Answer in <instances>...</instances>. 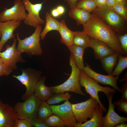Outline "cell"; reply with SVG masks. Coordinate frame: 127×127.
<instances>
[{
  "label": "cell",
  "mask_w": 127,
  "mask_h": 127,
  "mask_svg": "<svg viewBox=\"0 0 127 127\" xmlns=\"http://www.w3.org/2000/svg\"><path fill=\"white\" fill-rule=\"evenodd\" d=\"M50 97L46 101L49 105L59 103L64 101L68 100L71 98V95L66 92L65 93H55Z\"/></svg>",
  "instance_id": "obj_27"
},
{
  "label": "cell",
  "mask_w": 127,
  "mask_h": 127,
  "mask_svg": "<svg viewBox=\"0 0 127 127\" xmlns=\"http://www.w3.org/2000/svg\"><path fill=\"white\" fill-rule=\"evenodd\" d=\"M3 63L2 60L0 57V64H1Z\"/></svg>",
  "instance_id": "obj_46"
},
{
  "label": "cell",
  "mask_w": 127,
  "mask_h": 127,
  "mask_svg": "<svg viewBox=\"0 0 127 127\" xmlns=\"http://www.w3.org/2000/svg\"><path fill=\"white\" fill-rule=\"evenodd\" d=\"M127 73H126L122 78L119 80V82L120 83L123 82L124 81H127Z\"/></svg>",
  "instance_id": "obj_45"
},
{
  "label": "cell",
  "mask_w": 127,
  "mask_h": 127,
  "mask_svg": "<svg viewBox=\"0 0 127 127\" xmlns=\"http://www.w3.org/2000/svg\"><path fill=\"white\" fill-rule=\"evenodd\" d=\"M119 55L115 53L100 59L102 68L108 75H112L114 69L118 62Z\"/></svg>",
  "instance_id": "obj_23"
},
{
  "label": "cell",
  "mask_w": 127,
  "mask_h": 127,
  "mask_svg": "<svg viewBox=\"0 0 127 127\" xmlns=\"http://www.w3.org/2000/svg\"><path fill=\"white\" fill-rule=\"evenodd\" d=\"M107 6L111 8L115 4V0H106Z\"/></svg>",
  "instance_id": "obj_42"
},
{
  "label": "cell",
  "mask_w": 127,
  "mask_h": 127,
  "mask_svg": "<svg viewBox=\"0 0 127 127\" xmlns=\"http://www.w3.org/2000/svg\"><path fill=\"white\" fill-rule=\"evenodd\" d=\"M64 0L67 3L71 9L76 7L77 3L79 0Z\"/></svg>",
  "instance_id": "obj_39"
},
{
  "label": "cell",
  "mask_w": 127,
  "mask_h": 127,
  "mask_svg": "<svg viewBox=\"0 0 127 127\" xmlns=\"http://www.w3.org/2000/svg\"><path fill=\"white\" fill-rule=\"evenodd\" d=\"M17 119L14 107L0 99V127H14Z\"/></svg>",
  "instance_id": "obj_14"
},
{
  "label": "cell",
  "mask_w": 127,
  "mask_h": 127,
  "mask_svg": "<svg viewBox=\"0 0 127 127\" xmlns=\"http://www.w3.org/2000/svg\"><path fill=\"white\" fill-rule=\"evenodd\" d=\"M21 70V75H13L12 77L16 78L26 87L25 92L21 97L22 100H24L34 93L36 85L41 77L42 72L30 68Z\"/></svg>",
  "instance_id": "obj_7"
},
{
  "label": "cell",
  "mask_w": 127,
  "mask_h": 127,
  "mask_svg": "<svg viewBox=\"0 0 127 127\" xmlns=\"http://www.w3.org/2000/svg\"><path fill=\"white\" fill-rule=\"evenodd\" d=\"M51 13L52 16L56 18L60 16L56 8L52 10Z\"/></svg>",
  "instance_id": "obj_41"
},
{
  "label": "cell",
  "mask_w": 127,
  "mask_h": 127,
  "mask_svg": "<svg viewBox=\"0 0 127 127\" xmlns=\"http://www.w3.org/2000/svg\"><path fill=\"white\" fill-rule=\"evenodd\" d=\"M111 27L115 32L122 33L124 30L125 22L111 8H97L92 12Z\"/></svg>",
  "instance_id": "obj_6"
},
{
  "label": "cell",
  "mask_w": 127,
  "mask_h": 127,
  "mask_svg": "<svg viewBox=\"0 0 127 127\" xmlns=\"http://www.w3.org/2000/svg\"><path fill=\"white\" fill-rule=\"evenodd\" d=\"M115 4L127 5V0H115Z\"/></svg>",
  "instance_id": "obj_43"
},
{
  "label": "cell",
  "mask_w": 127,
  "mask_h": 127,
  "mask_svg": "<svg viewBox=\"0 0 127 127\" xmlns=\"http://www.w3.org/2000/svg\"><path fill=\"white\" fill-rule=\"evenodd\" d=\"M50 106L53 114L60 117L65 126L75 127L77 123L73 113L71 103L68 100L61 105Z\"/></svg>",
  "instance_id": "obj_11"
},
{
  "label": "cell",
  "mask_w": 127,
  "mask_h": 127,
  "mask_svg": "<svg viewBox=\"0 0 127 127\" xmlns=\"http://www.w3.org/2000/svg\"><path fill=\"white\" fill-rule=\"evenodd\" d=\"M68 15L76 21L77 26L83 24L88 21L91 18L90 13L76 7L70 9Z\"/></svg>",
  "instance_id": "obj_20"
},
{
  "label": "cell",
  "mask_w": 127,
  "mask_h": 127,
  "mask_svg": "<svg viewBox=\"0 0 127 127\" xmlns=\"http://www.w3.org/2000/svg\"><path fill=\"white\" fill-rule=\"evenodd\" d=\"M97 8H103L107 7V6L106 0H94Z\"/></svg>",
  "instance_id": "obj_38"
},
{
  "label": "cell",
  "mask_w": 127,
  "mask_h": 127,
  "mask_svg": "<svg viewBox=\"0 0 127 127\" xmlns=\"http://www.w3.org/2000/svg\"><path fill=\"white\" fill-rule=\"evenodd\" d=\"M73 44L81 47L84 49L90 47L91 38L83 31H73Z\"/></svg>",
  "instance_id": "obj_25"
},
{
  "label": "cell",
  "mask_w": 127,
  "mask_h": 127,
  "mask_svg": "<svg viewBox=\"0 0 127 127\" xmlns=\"http://www.w3.org/2000/svg\"><path fill=\"white\" fill-rule=\"evenodd\" d=\"M103 111L98 105L90 119L82 123H77L75 127H102L104 117Z\"/></svg>",
  "instance_id": "obj_18"
},
{
  "label": "cell",
  "mask_w": 127,
  "mask_h": 127,
  "mask_svg": "<svg viewBox=\"0 0 127 127\" xmlns=\"http://www.w3.org/2000/svg\"><path fill=\"white\" fill-rule=\"evenodd\" d=\"M22 0L25 10L28 12L23 20L24 24L35 28L39 25L44 24L45 21L40 16V13L42 9L44 2L34 4L30 0Z\"/></svg>",
  "instance_id": "obj_9"
},
{
  "label": "cell",
  "mask_w": 127,
  "mask_h": 127,
  "mask_svg": "<svg viewBox=\"0 0 127 127\" xmlns=\"http://www.w3.org/2000/svg\"><path fill=\"white\" fill-rule=\"evenodd\" d=\"M114 105L118 107V110L119 111L123 112L127 114V102L124 101L121 99H119L113 103Z\"/></svg>",
  "instance_id": "obj_32"
},
{
  "label": "cell",
  "mask_w": 127,
  "mask_h": 127,
  "mask_svg": "<svg viewBox=\"0 0 127 127\" xmlns=\"http://www.w3.org/2000/svg\"><path fill=\"white\" fill-rule=\"evenodd\" d=\"M58 31L61 36L60 42L62 43L68 48L73 44V31L68 28L64 19H63L60 22Z\"/></svg>",
  "instance_id": "obj_21"
},
{
  "label": "cell",
  "mask_w": 127,
  "mask_h": 127,
  "mask_svg": "<svg viewBox=\"0 0 127 127\" xmlns=\"http://www.w3.org/2000/svg\"><path fill=\"white\" fill-rule=\"evenodd\" d=\"M20 24V22L14 20L0 21V32L1 35L0 41V52L9 40L15 38L14 32Z\"/></svg>",
  "instance_id": "obj_16"
},
{
  "label": "cell",
  "mask_w": 127,
  "mask_h": 127,
  "mask_svg": "<svg viewBox=\"0 0 127 127\" xmlns=\"http://www.w3.org/2000/svg\"><path fill=\"white\" fill-rule=\"evenodd\" d=\"M83 26V31L91 39L101 41L115 53L126 56L115 32L98 17L92 13L90 19Z\"/></svg>",
  "instance_id": "obj_1"
},
{
  "label": "cell",
  "mask_w": 127,
  "mask_h": 127,
  "mask_svg": "<svg viewBox=\"0 0 127 127\" xmlns=\"http://www.w3.org/2000/svg\"><path fill=\"white\" fill-rule=\"evenodd\" d=\"M30 119H17L16 121L14 127H32Z\"/></svg>",
  "instance_id": "obj_34"
},
{
  "label": "cell",
  "mask_w": 127,
  "mask_h": 127,
  "mask_svg": "<svg viewBox=\"0 0 127 127\" xmlns=\"http://www.w3.org/2000/svg\"><path fill=\"white\" fill-rule=\"evenodd\" d=\"M114 93H111L107 97L109 102V107L106 116L104 117L103 127H114L122 122L127 121V118L119 115L115 111V105L112 101Z\"/></svg>",
  "instance_id": "obj_15"
},
{
  "label": "cell",
  "mask_w": 127,
  "mask_h": 127,
  "mask_svg": "<svg viewBox=\"0 0 127 127\" xmlns=\"http://www.w3.org/2000/svg\"><path fill=\"white\" fill-rule=\"evenodd\" d=\"M79 81L81 86L84 87L86 92L89 94L91 97L97 100L103 112H107V109L99 100L98 92L99 91L102 92L107 96L111 93H115L116 90L108 86L103 87L100 86L98 82L88 76L83 70H80Z\"/></svg>",
  "instance_id": "obj_3"
},
{
  "label": "cell",
  "mask_w": 127,
  "mask_h": 127,
  "mask_svg": "<svg viewBox=\"0 0 127 127\" xmlns=\"http://www.w3.org/2000/svg\"><path fill=\"white\" fill-rule=\"evenodd\" d=\"M90 47L93 49L95 58L97 59H101L106 56L115 53L105 44L96 40L91 39Z\"/></svg>",
  "instance_id": "obj_17"
},
{
  "label": "cell",
  "mask_w": 127,
  "mask_h": 127,
  "mask_svg": "<svg viewBox=\"0 0 127 127\" xmlns=\"http://www.w3.org/2000/svg\"><path fill=\"white\" fill-rule=\"evenodd\" d=\"M115 126L116 127H127V124L125 122H123L116 125Z\"/></svg>",
  "instance_id": "obj_44"
},
{
  "label": "cell",
  "mask_w": 127,
  "mask_h": 127,
  "mask_svg": "<svg viewBox=\"0 0 127 127\" xmlns=\"http://www.w3.org/2000/svg\"><path fill=\"white\" fill-rule=\"evenodd\" d=\"M121 99L122 100L127 102V82L125 81L121 89Z\"/></svg>",
  "instance_id": "obj_37"
},
{
  "label": "cell",
  "mask_w": 127,
  "mask_h": 127,
  "mask_svg": "<svg viewBox=\"0 0 127 127\" xmlns=\"http://www.w3.org/2000/svg\"><path fill=\"white\" fill-rule=\"evenodd\" d=\"M111 8L126 22L127 21V5L115 4Z\"/></svg>",
  "instance_id": "obj_31"
},
{
  "label": "cell",
  "mask_w": 127,
  "mask_h": 127,
  "mask_svg": "<svg viewBox=\"0 0 127 127\" xmlns=\"http://www.w3.org/2000/svg\"><path fill=\"white\" fill-rule=\"evenodd\" d=\"M56 8L60 16L64 13L65 9L63 6L61 5H59Z\"/></svg>",
  "instance_id": "obj_40"
},
{
  "label": "cell",
  "mask_w": 127,
  "mask_h": 127,
  "mask_svg": "<svg viewBox=\"0 0 127 127\" xmlns=\"http://www.w3.org/2000/svg\"><path fill=\"white\" fill-rule=\"evenodd\" d=\"M120 42L121 47L125 53H127V33L117 36Z\"/></svg>",
  "instance_id": "obj_35"
},
{
  "label": "cell",
  "mask_w": 127,
  "mask_h": 127,
  "mask_svg": "<svg viewBox=\"0 0 127 127\" xmlns=\"http://www.w3.org/2000/svg\"><path fill=\"white\" fill-rule=\"evenodd\" d=\"M1 34L0 32V38L1 37Z\"/></svg>",
  "instance_id": "obj_47"
},
{
  "label": "cell",
  "mask_w": 127,
  "mask_h": 127,
  "mask_svg": "<svg viewBox=\"0 0 127 127\" xmlns=\"http://www.w3.org/2000/svg\"><path fill=\"white\" fill-rule=\"evenodd\" d=\"M76 7L90 13L97 8L94 0H79Z\"/></svg>",
  "instance_id": "obj_29"
},
{
  "label": "cell",
  "mask_w": 127,
  "mask_h": 127,
  "mask_svg": "<svg viewBox=\"0 0 127 127\" xmlns=\"http://www.w3.org/2000/svg\"><path fill=\"white\" fill-rule=\"evenodd\" d=\"M52 114L50 105L46 101H42L38 108L36 118L41 120L44 121Z\"/></svg>",
  "instance_id": "obj_26"
},
{
  "label": "cell",
  "mask_w": 127,
  "mask_h": 127,
  "mask_svg": "<svg viewBox=\"0 0 127 127\" xmlns=\"http://www.w3.org/2000/svg\"><path fill=\"white\" fill-rule=\"evenodd\" d=\"M68 48L73 56L77 66L80 70H83L85 66L83 59L85 49L81 47L74 44Z\"/></svg>",
  "instance_id": "obj_24"
},
{
  "label": "cell",
  "mask_w": 127,
  "mask_h": 127,
  "mask_svg": "<svg viewBox=\"0 0 127 127\" xmlns=\"http://www.w3.org/2000/svg\"><path fill=\"white\" fill-rule=\"evenodd\" d=\"M44 122L49 127H64L65 126L62 119L54 114L49 116Z\"/></svg>",
  "instance_id": "obj_30"
},
{
  "label": "cell",
  "mask_w": 127,
  "mask_h": 127,
  "mask_svg": "<svg viewBox=\"0 0 127 127\" xmlns=\"http://www.w3.org/2000/svg\"><path fill=\"white\" fill-rule=\"evenodd\" d=\"M97 100L91 97L86 101L75 104H71L73 113L78 123L85 122L90 119L97 105Z\"/></svg>",
  "instance_id": "obj_8"
},
{
  "label": "cell",
  "mask_w": 127,
  "mask_h": 127,
  "mask_svg": "<svg viewBox=\"0 0 127 127\" xmlns=\"http://www.w3.org/2000/svg\"><path fill=\"white\" fill-rule=\"evenodd\" d=\"M13 4L11 7L5 8L0 13V21L14 20L21 22L25 19L27 14L22 0H16Z\"/></svg>",
  "instance_id": "obj_10"
},
{
  "label": "cell",
  "mask_w": 127,
  "mask_h": 127,
  "mask_svg": "<svg viewBox=\"0 0 127 127\" xmlns=\"http://www.w3.org/2000/svg\"><path fill=\"white\" fill-rule=\"evenodd\" d=\"M24 101L23 102H17L14 107L18 119H29L36 118L42 101L34 93Z\"/></svg>",
  "instance_id": "obj_5"
},
{
  "label": "cell",
  "mask_w": 127,
  "mask_h": 127,
  "mask_svg": "<svg viewBox=\"0 0 127 127\" xmlns=\"http://www.w3.org/2000/svg\"><path fill=\"white\" fill-rule=\"evenodd\" d=\"M69 64L71 69V74L68 79L60 85L50 87L53 93L70 91L80 95L85 96L82 91L79 83L80 69L77 66L72 55L69 58Z\"/></svg>",
  "instance_id": "obj_2"
},
{
  "label": "cell",
  "mask_w": 127,
  "mask_h": 127,
  "mask_svg": "<svg viewBox=\"0 0 127 127\" xmlns=\"http://www.w3.org/2000/svg\"><path fill=\"white\" fill-rule=\"evenodd\" d=\"M17 40V39H14L12 45H7L5 51L2 52H0V57L3 63L14 69L17 68L16 65L17 62H24L21 54L16 48Z\"/></svg>",
  "instance_id": "obj_12"
},
{
  "label": "cell",
  "mask_w": 127,
  "mask_h": 127,
  "mask_svg": "<svg viewBox=\"0 0 127 127\" xmlns=\"http://www.w3.org/2000/svg\"><path fill=\"white\" fill-rule=\"evenodd\" d=\"M112 75L119 76L122 72L127 67V56L119 55L118 62Z\"/></svg>",
  "instance_id": "obj_28"
},
{
  "label": "cell",
  "mask_w": 127,
  "mask_h": 127,
  "mask_svg": "<svg viewBox=\"0 0 127 127\" xmlns=\"http://www.w3.org/2000/svg\"><path fill=\"white\" fill-rule=\"evenodd\" d=\"M46 23L44 27L40 34L41 39L43 40L47 34L52 30L58 31L60 22L53 18L49 12H46L45 15Z\"/></svg>",
  "instance_id": "obj_22"
},
{
  "label": "cell",
  "mask_w": 127,
  "mask_h": 127,
  "mask_svg": "<svg viewBox=\"0 0 127 127\" xmlns=\"http://www.w3.org/2000/svg\"><path fill=\"white\" fill-rule=\"evenodd\" d=\"M34 32L30 36L21 39L19 33L16 34L18 45L17 49L20 53L25 52L30 55L40 56L43 52L40 43V34L42 30L41 25L35 28Z\"/></svg>",
  "instance_id": "obj_4"
},
{
  "label": "cell",
  "mask_w": 127,
  "mask_h": 127,
  "mask_svg": "<svg viewBox=\"0 0 127 127\" xmlns=\"http://www.w3.org/2000/svg\"><path fill=\"white\" fill-rule=\"evenodd\" d=\"M85 64L86 66H84L83 70L88 76L98 83L104 85H110L116 90L120 92L121 89L117 84L119 76H114L110 75H106L99 74L92 69L87 63H85Z\"/></svg>",
  "instance_id": "obj_13"
},
{
  "label": "cell",
  "mask_w": 127,
  "mask_h": 127,
  "mask_svg": "<svg viewBox=\"0 0 127 127\" xmlns=\"http://www.w3.org/2000/svg\"><path fill=\"white\" fill-rule=\"evenodd\" d=\"M13 71V69L5 64L3 63L0 64V76H8Z\"/></svg>",
  "instance_id": "obj_33"
},
{
  "label": "cell",
  "mask_w": 127,
  "mask_h": 127,
  "mask_svg": "<svg viewBox=\"0 0 127 127\" xmlns=\"http://www.w3.org/2000/svg\"><path fill=\"white\" fill-rule=\"evenodd\" d=\"M46 79L44 76L40 77L36 84L34 90V93L41 101H46L53 94L50 87L45 84Z\"/></svg>",
  "instance_id": "obj_19"
},
{
  "label": "cell",
  "mask_w": 127,
  "mask_h": 127,
  "mask_svg": "<svg viewBox=\"0 0 127 127\" xmlns=\"http://www.w3.org/2000/svg\"><path fill=\"white\" fill-rule=\"evenodd\" d=\"M33 126L36 127H49L44 122L41 120L36 118L29 119Z\"/></svg>",
  "instance_id": "obj_36"
}]
</instances>
